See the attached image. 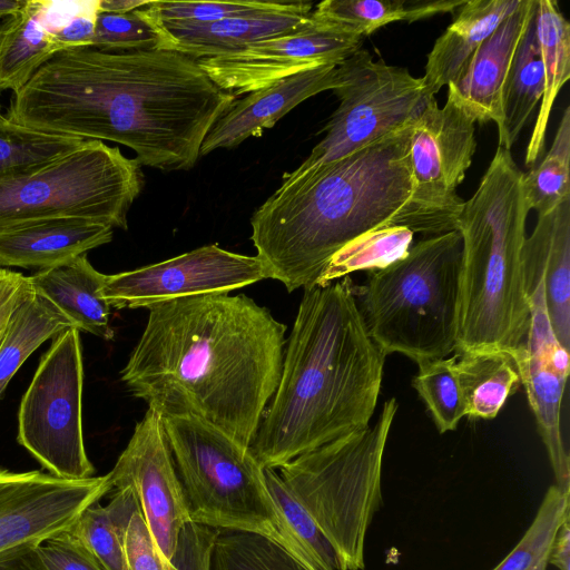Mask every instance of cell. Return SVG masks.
Segmentation results:
<instances>
[{
	"label": "cell",
	"instance_id": "cell-1",
	"mask_svg": "<svg viewBox=\"0 0 570 570\" xmlns=\"http://www.w3.org/2000/svg\"><path fill=\"white\" fill-rule=\"evenodd\" d=\"M236 98L186 55L86 47L56 52L12 94L6 117L45 132L117 142L141 166L178 171L195 166Z\"/></svg>",
	"mask_w": 570,
	"mask_h": 570
},
{
	"label": "cell",
	"instance_id": "cell-2",
	"mask_svg": "<svg viewBox=\"0 0 570 570\" xmlns=\"http://www.w3.org/2000/svg\"><path fill=\"white\" fill-rule=\"evenodd\" d=\"M120 379L160 416L189 415L249 448L275 394L286 325L244 295L159 302Z\"/></svg>",
	"mask_w": 570,
	"mask_h": 570
},
{
	"label": "cell",
	"instance_id": "cell-3",
	"mask_svg": "<svg viewBox=\"0 0 570 570\" xmlns=\"http://www.w3.org/2000/svg\"><path fill=\"white\" fill-rule=\"evenodd\" d=\"M413 122L337 161L283 176L250 218V239L268 278L289 293L314 287L336 252L375 228L401 226L424 237L455 229L461 210L416 194Z\"/></svg>",
	"mask_w": 570,
	"mask_h": 570
},
{
	"label": "cell",
	"instance_id": "cell-4",
	"mask_svg": "<svg viewBox=\"0 0 570 570\" xmlns=\"http://www.w3.org/2000/svg\"><path fill=\"white\" fill-rule=\"evenodd\" d=\"M386 354L370 336L345 276L304 289L282 374L249 450L263 469L370 426Z\"/></svg>",
	"mask_w": 570,
	"mask_h": 570
},
{
	"label": "cell",
	"instance_id": "cell-5",
	"mask_svg": "<svg viewBox=\"0 0 570 570\" xmlns=\"http://www.w3.org/2000/svg\"><path fill=\"white\" fill-rule=\"evenodd\" d=\"M523 171L510 150L497 151L456 218L462 242L456 352L502 350L525 343L530 306L522 247L529 208Z\"/></svg>",
	"mask_w": 570,
	"mask_h": 570
},
{
	"label": "cell",
	"instance_id": "cell-6",
	"mask_svg": "<svg viewBox=\"0 0 570 570\" xmlns=\"http://www.w3.org/2000/svg\"><path fill=\"white\" fill-rule=\"evenodd\" d=\"M461 250L456 229L423 237L356 286L368 334L386 355L419 363L456 350Z\"/></svg>",
	"mask_w": 570,
	"mask_h": 570
},
{
	"label": "cell",
	"instance_id": "cell-7",
	"mask_svg": "<svg viewBox=\"0 0 570 570\" xmlns=\"http://www.w3.org/2000/svg\"><path fill=\"white\" fill-rule=\"evenodd\" d=\"M399 405L387 400L373 426L287 462L279 476L331 544L338 570H363L368 527L382 503V465Z\"/></svg>",
	"mask_w": 570,
	"mask_h": 570
},
{
	"label": "cell",
	"instance_id": "cell-8",
	"mask_svg": "<svg viewBox=\"0 0 570 570\" xmlns=\"http://www.w3.org/2000/svg\"><path fill=\"white\" fill-rule=\"evenodd\" d=\"M142 184L136 158L88 139L43 165L0 177V229L67 217L127 229V214Z\"/></svg>",
	"mask_w": 570,
	"mask_h": 570
},
{
	"label": "cell",
	"instance_id": "cell-9",
	"mask_svg": "<svg viewBox=\"0 0 570 570\" xmlns=\"http://www.w3.org/2000/svg\"><path fill=\"white\" fill-rule=\"evenodd\" d=\"M161 419L189 520L278 541L277 513L264 469L249 448L195 416Z\"/></svg>",
	"mask_w": 570,
	"mask_h": 570
},
{
	"label": "cell",
	"instance_id": "cell-10",
	"mask_svg": "<svg viewBox=\"0 0 570 570\" xmlns=\"http://www.w3.org/2000/svg\"><path fill=\"white\" fill-rule=\"evenodd\" d=\"M342 85L333 90L337 109L322 129L324 138L293 171L296 177L345 158L395 130L413 122L431 97L422 77L406 68L375 61L366 49H358L337 66Z\"/></svg>",
	"mask_w": 570,
	"mask_h": 570
},
{
	"label": "cell",
	"instance_id": "cell-11",
	"mask_svg": "<svg viewBox=\"0 0 570 570\" xmlns=\"http://www.w3.org/2000/svg\"><path fill=\"white\" fill-rule=\"evenodd\" d=\"M77 328L52 338L20 403L18 442L51 474L81 480L95 468L82 435V357Z\"/></svg>",
	"mask_w": 570,
	"mask_h": 570
},
{
	"label": "cell",
	"instance_id": "cell-12",
	"mask_svg": "<svg viewBox=\"0 0 570 570\" xmlns=\"http://www.w3.org/2000/svg\"><path fill=\"white\" fill-rule=\"evenodd\" d=\"M268 278L261 259L205 245L137 269L107 275L102 295L111 307L148 306L203 294L229 293Z\"/></svg>",
	"mask_w": 570,
	"mask_h": 570
},
{
	"label": "cell",
	"instance_id": "cell-13",
	"mask_svg": "<svg viewBox=\"0 0 570 570\" xmlns=\"http://www.w3.org/2000/svg\"><path fill=\"white\" fill-rule=\"evenodd\" d=\"M111 490L108 474L69 480L0 469V558L68 531L86 508Z\"/></svg>",
	"mask_w": 570,
	"mask_h": 570
},
{
	"label": "cell",
	"instance_id": "cell-14",
	"mask_svg": "<svg viewBox=\"0 0 570 570\" xmlns=\"http://www.w3.org/2000/svg\"><path fill=\"white\" fill-rule=\"evenodd\" d=\"M361 37L325 28L309 16L308 23L295 32L197 62L220 89L238 97L306 70L337 66L361 49Z\"/></svg>",
	"mask_w": 570,
	"mask_h": 570
},
{
	"label": "cell",
	"instance_id": "cell-15",
	"mask_svg": "<svg viewBox=\"0 0 570 570\" xmlns=\"http://www.w3.org/2000/svg\"><path fill=\"white\" fill-rule=\"evenodd\" d=\"M108 476L112 490L134 491L161 554L169 560L179 531L190 520L159 413L147 409Z\"/></svg>",
	"mask_w": 570,
	"mask_h": 570
},
{
	"label": "cell",
	"instance_id": "cell-16",
	"mask_svg": "<svg viewBox=\"0 0 570 570\" xmlns=\"http://www.w3.org/2000/svg\"><path fill=\"white\" fill-rule=\"evenodd\" d=\"M475 121L451 100L439 107L431 97L414 120L410 136V163L416 194L431 204L461 210L456 194L472 164Z\"/></svg>",
	"mask_w": 570,
	"mask_h": 570
},
{
	"label": "cell",
	"instance_id": "cell-17",
	"mask_svg": "<svg viewBox=\"0 0 570 570\" xmlns=\"http://www.w3.org/2000/svg\"><path fill=\"white\" fill-rule=\"evenodd\" d=\"M511 354L547 449L554 485L562 493L570 494V459L561 433V405L569 375V351L557 340L544 304L531 306L525 343Z\"/></svg>",
	"mask_w": 570,
	"mask_h": 570
},
{
	"label": "cell",
	"instance_id": "cell-18",
	"mask_svg": "<svg viewBox=\"0 0 570 570\" xmlns=\"http://www.w3.org/2000/svg\"><path fill=\"white\" fill-rule=\"evenodd\" d=\"M312 10V2L292 1L285 9L206 23L157 22L140 14L155 29L158 49L203 59L232 53L254 42L295 32L308 23Z\"/></svg>",
	"mask_w": 570,
	"mask_h": 570
},
{
	"label": "cell",
	"instance_id": "cell-19",
	"mask_svg": "<svg viewBox=\"0 0 570 570\" xmlns=\"http://www.w3.org/2000/svg\"><path fill=\"white\" fill-rule=\"evenodd\" d=\"M337 66L306 70L242 99L236 98L207 134L200 156L219 148H234L249 137H259L304 100L325 90H335L342 85Z\"/></svg>",
	"mask_w": 570,
	"mask_h": 570
},
{
	"label": "cell",
	"instance_id": "cell-20",
	"mask_svg": "<svg viewBox=\"0 0 570 570\" xmlns=\"http://www.w3.org/2000/svg\"><path fill=\"white\" fill-rule=\"evenodd\" d=\"M538 0H522L478 49L461 78L448 85V99L475 122L502 128L504 83L518 45L537 11Z\"/></svg>",
	"mask_w": 570,
	"mask_h": 570
},
{
	"label": "cell",
	"instance_id": "cell-21",
	"mask_svg": "<svg viewBox=\"0 0 570 570\" xmlns=\"http://www.w3.org/2000/svg\"><path fill=\"white\" fill-rule=\"evenodd\" d=\"M522 264L524 286L542 278L552 331L570 351V200L538 215L523 243Z\"/></svg>",
	"mask_w": 570,
	"mask_h": 570
},
{
	"label": "cell",
	"instance_id": "cell-22",
	"mask_svg": "<svg viewBox=\"0 0 570 570\" xmlns=\"http://www.w3.org/2000/svg\"><path fill=\"white\" fill-rule=\"evenodd\" d=\"M114 227L67 217L0 229V266L48 269L111 242Z\"/></svg>",
	"mask_w": 570,
	"mask_h": 570
},
{
	"label": "cell",
	"instance_id": "cell-23",
	"mask_svg": "<svg viewBox=\"0 0 570 570\" xmlns=\"http://www.w3.org/2000/svg\"><path fill=\"white\" fill-rule=\"evenodd\" d=\"M522 0H465L453 22L436 39L422 77L426 94L456 82L485 39L520 6Z\"/></svg>",
	"mask_w": 570,
	"mask_h": 570
},
{
	"label": "cell",
	"instance_id": "cell-24",
	"mask_svg": "<svg viewBox=\"0 0 570 570\" xmlns=\"http://www.w3.org/2000/svg\"><path fill=\"white\" fill-rule=\"evenodd\" d=\"M106 277L83 254L62 265L37 271L28 281L30 287L56 305L78 331L110 341L115 332L110 325L111 306L102 295Z\"/></svg>",
	"mask_w": 570,
	"mask_h": 570
},
{
	"label": "cell",
	"instance_id": "cell-25",
	"mask_svg": "<svg viewBox=\"0 0 570 570\" xmlns=\"http://www.w3.org/2000/svg\"><path fill=\"white\" fill-rule=\"evenodd\" d=\"M535 30L543 66L544 89L525 151V165H534L546 144L550 114L560 89L570 78V24L554 0H538Z\"/></svg>",
	"mask_w": 570,
	"mask_h": 570
},
{
	"label": "cell",
	"instance_id": "cell-26",
	"mask_svg": "<svg viewBox=\"0 0 570 570\" xmlns=\"http://www.w3.org/2000/svg\"><path fill=\"white\" fill-rule=\"evenodd\" d=\"M455 0H325L311 18L318 24L363 38L395 21L413 22L444 12H456Z\"/></svg>",
	"mask_w": 570,
	"mask_h": 570
},
{
	"label": "cell",
	"instance_id": "cell-27",
	"mask_svg": "<svg viewBox=\"0 0 570 570\" xmlns=\"http://www.w3.org/2000/svg\"><path fill=\"white\" fill-rule=\"evenodd\" d=\"M56 52L41 21V0H27L0 23V91L20 90Z\"/></svg>",
	"mask_w": 570,
	"mask_h": 570
},
{
	"label": "cell",
	"instance_id": "cell-28",
	"mask_svg": "<svg viewBox=\"0 0 570 570\" xmlns=\"http://www.w3.org/2000/svg\"><path fill=\"white\" fill-rule=\"evenodd\" d=\"M455 371L471 419L495 417L521 383L514 357L502 350L458 353Z\"/></svg>",
	"mask_w": 570,
	"mask_h": 570
},
{
	"label": "cell",
	"instance_id": "cell-29",
	"mask_svg": "<svg viewBox=\"0 0 570 570\" xmlns=\"http://www.w3.org/2000/svg\"><path fill=\"white\" fill-rule=\"evenodd\" d=\"M73 323L31 287L14 308L0 342V397L23 362L47 340Z\"/></svg>",
	"mask_w": 570,
	"mask_h": 570
},
{
	"label": "cell",
	"instance_id": "cell-30",
	"mask_svg": "<svg viewBox=\"0 0 570 570\" xmlns=\"http://www.w3.org/2000/svg\"><path fill=\"white\" fill-rule=\"evenodd\" d=\"M537 12V11H535ZM544 89L543 66L535 30L530 20L515 50L502 96L503 121L499 145L510 150L530 121Z\"/></svg>",
	"mask_w": 570,
	"mask_h": 570
},
{
	"label": "cell",
	"instance_id": "cell-31",
	"mask_svg": "<svg viewBox=\"0 0 570 570\" xmlns=\"http://www.w3.org/2000/svg\"><path fill=\"white\" fill-rule=\"evenodd\" d=\"M139 503L129 488L115 489L110 502L86 508L69 531L106 570H127L124 533Z\"/></svg>",
	"mask_w": 570,
	"mask_h": 570
},
{
	"label": "cell",
	"instance_id": "cell-32",
	"mask_svg": "<svg viewBox=\"0 0 570 570\" xmlns=\"http://www.w3.org/2000/svg\"><path fill=\"white\" fill-rule=\"evenodd\" d=\"M264 475L277 513L278 542L316 570H338L331 544L279 474L274 469H264Z\"/></svg>",
	"mask_w": 570,
	"mask_h": 570
},
{
	"label": "cell",
	"instance_id": "cell-33",
	"mask_svg": "<svg viewBox=\"0 0 570 570\" xmlns=\"http://www.w3.org/2000/svg\"><path fill=\"white\" fill-rule=\"evenodd\" d=\"M209 570H316L276 539L253 531L219 530Z\"/></svg>",
	"mask_w": 570,
	"mask_h": 570
},
{
	"label": "cell",
	"instance_id": "cell-34",
	"mask_svg": "<svg viewBox=\"0 0 570 570\" xmlns=\"http://www.w3.org/2000/svg\"><path fill=\"white\" fill-rule=\"evenodd\" d=\"M413 236L411 229L401 226H384L360 235L331 257L315 286H327L351 273L390 265L407 253Z\"/></svg>",
	"mask_w": 570,
	"mask_h": 570
},
{
	"label": "cell",
	"instance_id": "cell-35",
	"mask_svg": "<svg viewBox=\"0 0 570 570\" xmlns=\"http://www.w3.org/2000/svg\"><path fill=\"white\" fill-rule=\"evenodd\" d=\"M522 189L529 210L538 215L570 200V107L562 114L550 150L538 166L523 173Z\"/></svg>",
	"mask_w": 570,
	"mask_h": 570
},
{
	"label": "cell",
	"instance_id": "cell-36",
	"mask_svg": "<svg viewBox=\"0 0 570 570\" xmlns=\"http://www.w3.org/2000/svg\"><path fill=\"white\" fill-rule=\"evenodd\" d=\"M87 140L36 130L7 118L0 122V177L43 165L77 149Z\"/></svg>",
	"mask_w": 570,
	"mask_h": 570
},
{
	"label": "cell",
	"instance_id": "cell-37",
	"mask_svg": "<svg viewBox=\"0 0 570 570\" xmlns=\"http://www.w3.org/2000/svg\"><path fill=\"white\" fill-rule=\"evenodd\" d=\"M456 355L416 363L412 386L426 405L440 433L456 430L465 403L455 371Z\"/></svg>",
	"mask_w": 570,
	"mask_h": 570
},
{
	"label": "cell",
	"instance_id": "cell-38",
	"mask_svg": "<svg viewBox=\"0 0 570 570\" xmlns=\"http://www.w3.org/2000/svg\"><path fill=\"white\" fill-rule=\"evenodd\" d=\"M570 515V495L549 487L537 514L513 550L492 570H532L551 548L553 538Z\"/></svg>",
	"mask_w": 570,
	"mask_h": 570
},
{
	"label": "cell",
	"instance_id": "cell-39",
	"mask_svg": "<svg viewBox=\"0 0 570 570\" xmlns=\"http://www.w3.org/2000/svg\"><path fill=\"white\" fill-rule=\"evenodd\" d=\"M292 1H147L139 12L157 22L206 23L287 8Z\"/></svg>",
	"mask_w": 570,
	"mask_h": 570
},
{
	"label": "cell",
	"instance_id": "cell-40",
	"mask_svg": "<svg viewBox=\"0 0 570 570\" xmlns=\"http://www.w3.org/2000/svg\"><path fill=\"white\" fill-rule=\"evenodd\" d=\"M99 0H41V21L58 51L91 47Z\"/></svg>",
	"mask_w": 570,
	"mask_h": 570
},
{
	"label": "cell",
	"instance_id": "cell-41",
	"mask_svg": "<svg viewBox=\"0 0 570 570\" xmlns=\"http://www.w3.org/2000/svg\"><path fill=\"white\" fill-rule=\"evenodd\" d=\"M91 48L105 51L158 49V36L138 9L127 13L99 12Z\"/></svg>",
	"mask_w": 570,
	"mask_h": 570
},
{
	"label": "cell",
	"instance_id": "cell-42",
	"mask_svg": "<svg viewBox=\"0 0 570 570\" xmlns=\"http://www.w3.org/2000/svg\"><path fill=\"white\" fill-rule=\"evenodd\" d=\"M219 529L188 521L179 531L166 570H209L210 554Z\"/></svg>",
	"mask_w": 570,
	"mask_h": 570
},
{
	"label": "cell",
	"instance_id": "cell-43",
	"mask_svg": "<svg viewBox=\"0 0 570 570\" xmlns=\"http://www.w3.org/2000/svg\"><path fill=\"white\" fill-rule=\"evenodd\" d=\"M127 570H166V559L155 541L140 508L136 510L124 533Z\"/></svg>",
	"mask_w": 570,
	"mask_h": 570
},
{
	"label": "cell",
	"instance_id": "cell-44",
	"mask_svg": "<svg viewBox=\"0 0 570 570\" xmlns=\"http://www.w3.org/2000/svg\"><path fill=\"white\" fill-rule=\"evenodd\" d=\"M37 552L48 570H106L69 530L43 541Z\"/></svg>",
	"mask_w": 570,
	"mask_h": 570
},
{
	"label": "cell",
	"instance_id": "cell-45",
	"mask_svg": "<svg viewBox=\"0 0 570 570\" xmlns=\"http://www.w3.org/2000/svg\"><path fill=\"white\" fill-rule=\"evenodd\" d=\"M29 289L28 277L18 272L0 268V342L14 308Z\"/></svg>",
	"mask_w": 570,
	"mask_h": 570
},
{
	"label": "cell",
	"instance_id": "cell-46",
	"mask_svg": "<svg viewBox=\"0 0 570 570\" xmlns=\"http://www.w3.org/2000/svg\"><path fill=\"white\" fill-rule=\"evenodd\" d=\"M548 563L558 570H570V515L564 518L553 538Z\"/></svg>",
	"mask_w": 570,
	"mask_h": 570
},
{
	"label": "cell",
	"instance_id": "cell-47",
	"mask_svg": "<svg viewBox=\"0 0 570 570\" xmlns=\"http://www.w3.org/2000/svg\"><path fill=\"white\" fill-rule=\"evenodd\" d=\"M0 570H48L37 547L26 548L0 558Z\"/></svg>",
	"mask_w": 570,
	"mask_h": 570
},
{
	"label": "cell",
	"instance_id": "cell-48",
	"mask_svg": "<svg viewBox=\"0 0 570 570\" xmlns=\"http://www.w3.org/2000/svg\"><path fill=\"white\" fill-rule=\"evenodd\" d=\"M148 1V0H147ZM141 0H99V12L127 13L141 8L147 3Z\"/></svg>",
	"mask_w": 570,
	"mask_h": 570
},
{
	"label": "cell",
	"instance_id": "cell-49",
	"mask_svg": "<svg viewBox=\"0 0 570 570\" xmlns=\"http://www.w3.org/2000/svg\"><path fill=\"white\" fill-rule=\"evenodd\" d=\"M27 0H0V17H10L20 11Z\"/></svg>",
	"mask_w": 570,
	"mask_h": 570
},
{
	"label": "cell",
	"instance_id": "cell-50",
	"mask_svg": "<svg viewBox=\"0 0 570 570\" xmlns=\"http://www.w3.org/2000/svg\"><path fill=\"white\" fill-rule=\"evenodd\" d=\"M550 552V551H549ZM549 553L532 570H547Z\"/></svg>",
	"mask_w": 570,
	"mask_h": 570
},
{
	"label": "cell",
	"instance_id": "cell-51",
	"mask_svg": "<svg viewBox=\"0 0 570 570\" xmlns=\"http://www.w3.org/2000/svg\"><path fill=\"white\" fill-rule=\"evenodd\" d=\"M7 120V117L1 111V105H0V122Z\"/></svg>",
	"mask_w": 570,
	"mask_h": 570
}]
</instances>
